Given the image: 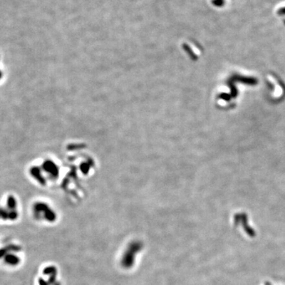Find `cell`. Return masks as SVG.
<instances>
[{
    "label": "cell",
    "mask_w": 285,
    "mask_h": 285,
    "mask_svg": "<svg viewBox=\"0 0 285 285\" xmlns=\"http://www.w3.org/2000/svg\"><path fill=\"white\" fill-rule=\"evenodd\" d=\"M143 247H144V245L140 241L135 240V241L131 242L121 257V264L122 267L127 269L132 268L135 264L136 256L139 252L141 251Z\"/></svg>",
    "instance_id": "cell-1"
},
{
    "label": "cell",
    "mask_w": 285,
    "mask_h": 285,
    "mask_svg": "<svg viewBox=\"0 0 285 285\" xmlns=\"http://www.w3.org/2000/svg\"><path fill=\"white\" fill-rule=\"evenodd\" d=\"M42 218H44V220H46L47 221H48L49 223H53L56 220V214L55 212L52 210L51 208H50L49 206L46 208V210L43 212L42 214Z\"/></svg>",
    "instance_id": "cell-2"
},
{
    "label": "cell",
    "mask_w": 285,
    "mask_h": 285,
    "mask_svg": "<svg viewBox=\"0 0 285 285\" xmlns=\"http://www.w3.org/2000/svg\"><path fill=\"white\" fill-rule=\"evenodd\" d=\"M4 261L6 263L13 266L18 265L20 263V258L14 253H7L4 257Z\"/></svg>",
    "instance_id": "cell-3"
},
{
    "label": "cell",
    "mask_w": 285,
    "mask_h": 285,
    "mask_svg": "<svg viewBox=\"0 0 285 285\" xmlns=\"http://www.w3.org/2000/svg\"><path fill=\"white\" fill-rule=\"evenodd\" d=\"M7 207L10 210H15L17 207L16 199L14 198V196H9L7 198Z\"/></svg>",
    "instance_id": "cell-4"
},
{
    "label": "cell",
    "mask_w": 285,
    "mask_h": 285,
    "mask_svg": "<svg viewBox=\"0 0 285 285\" xmlns=\"http://www.w3.org/2000/svg\"><path fill=\"white\" fill-rule=\"evenodd\" d=\"M57 269L55 266H48L43 270V273L44 275H48V276H52V275H56Z\"/></svg>",
    "instance_id": "cell-5"
},
{
    "label": "cell",
    "mask_w": 285,
    "mask_h": 285,
    "mask_svg": "<svg viewBox=\"0 0 285 285\" xmlns=\"http://www.w3.org/2000/svg\"><path fill=\"white\" fill-rule=\"evenodd\" d=\"M18 212H17L16 210H11V211L9 212V217H8V219L11 220H14L18 218Z\"/></svg>",
    "instance_id": "cell-6"
},
{
    "label": "cell",
    "mask_w": 285,
    "mask_h": 285,
    "mask_svg": "<svg viewBox=\"0 0 285 285\" xmlns=\"http://www.w3.org/2000/svg\"><path fill=\"white\" fill-rule=\"evenodd\" d=\"M7 250H8V252L9 251L18 252V251H19V250H21V247H20V246H12V245H11V246H7Z\"/></svg>",
    "instance_id": "cell-7"
},
{
    "label": "cell",
    "mask_w": 285,
    "mask_h": 285,
    "mask_svg": "<svg viewBox=\"0 0 285 285\" xmlns=\"http://www.w3.org/2000/svg\"><path fill=\"white\" fill-rule=\"evenodd\" d=\"M7 253H8V250H7V247H5V248H2V249H0V258L5 257Z\"/></svg>",
    "instance_id": "cell-8"
},
{
    "label": "cell",
    "mask_w": 285,
    "mask_h": 285,
    "mask_svg": "<svg viewBox=\"0 0 285 285\" xmlns=\"http://www.w3.org/2000/svg\"><path fill=\"white\" fill-rule=\"evenodd\" d=\"M56 276V275H52V276H50L49 280H48V283H49V284H55Z\"/></svg>",
    "instance_id": "cell-9"
},
{
    "label": "cell",
    "mask_w": 285,
    "mask_h": 285,
    "mask_svg": "<svg viewBox=\"0 0 285 285\" xmlns=\"http://www.w3.org/2000/svg\"><path fill=\"white\" fill-rule=\"evenodd\" d=\"M39 283H40V285H49V283H48V282L44 281L42 278H41L39 280Z\"/></svg>",
    "instance_id": "cell-10"
}]
</instances>
